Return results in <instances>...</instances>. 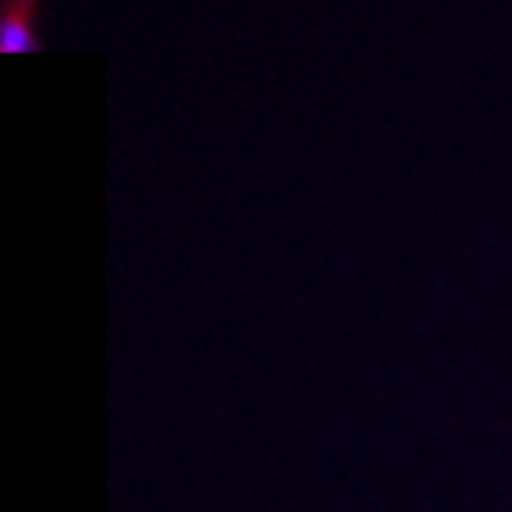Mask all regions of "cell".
<instances>
[{"instance_id":"obj_1","label":"cell","mask_w":512,"mask_h":512,"mask_svg":"<svg viewBox=\"0 0 512 512\" xmlns=\"http://www.w3.org/2000/svg\"><path fill=\"white\" fill-rule=\"evenodd\" d=\"M0 50L4 53H28V50H38V38L35 32L28 28L25 16H7L4 25H0Z\"/></svg>"}]
</instances>
